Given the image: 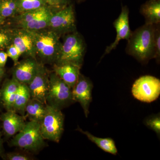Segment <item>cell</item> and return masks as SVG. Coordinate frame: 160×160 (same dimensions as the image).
Returning <instances> with one entry per match:
<instances>
[{
	"mask_svg": "<svg viewBox=\"0 0 160 160\" xmlns=\"http://www.w3.org/2000/svg\"><path fill=\"white\" fill-rule=\"evenodd\" d=\"M33 42L37 59L39 62L53 65L56 62L62 46L60 37L49 29L30 31Z\"/></svg>",
	"mask_w": 160,
	"mask_h": 160,
	"instance_id": "cell-2",
	"label": "cell"
},
{
	"mask_svg": "<svg viewBox=\"0 0 160 160\" xmlns=\"http://www.w3.org/2000/svg\"><path fill=\"white\" fill-rule=\"evenodd\" d=\"M5 72L4 68L0 67V82H2L5 75Z\"/></svg>",
	"mask_w": 160,
	"mask_h": 160,
	"instance_id": "cell-32",
	"label": "cell"
},
{
	"mask_svg": "<svg viewBox=\"0 0 160 160\" xmlns=\"http://www.w3.org/2000/svg\"><path fill=\"white\" fill-rule=\"evenodd\" d=\"M8 58L6 52L0 51V67L5 68Z\"/></svg>",
	"mask_w": 160,
	"mask_h": 160,
	"instance_id": "cell-30",
	"label": "cell"
},
{
	"mask_svg": "<svg viewBox=\"0 0 160 160\" xmlns=\"http://www.w3.org/2000/svg\"><path fill=\"white\" fill-rule=\"evenodd\" d=\"M10 28L12 34V43L18 49L21 55L37 59L34 42L29 30L20 28Z\"/></svg>",
	"mask_w": 160,
	"mask_h": 160,
	"instance_id": "cell-15",
	"label": "cell"
},
{
	"mask_svg": "<svg viewBox=\"0 0 160 160\" xmlns=\"http://www.w3.org/2000/svg\"><path fill=\"white\" fill-rule=\"evenodd\" d=\"M46 5L53 11L62 9L70 4V0H44Z\"/></svg>",
	"mask_w": 160,
	"mask_h": 160,
	"instance_id": "cell-29",
	"label": "cell"
},
{
	"mask_svg": "<svg viewBox=\"0 0 160 160\" xmlns=\"http://www.w3.org/2000/svg\"><path fill=\"white\" fill-rule=\"evenodd\" d=\"M86 51L84 38L77 30L63 36L61 50L54 64L72 63L82 67Z\"/></svg>",
	"mask_w": 160,
	"mask_h": 160,
	"instance_id": "cell-4",
	"label": "cell"
},
{
	"mask_svg": "<svg viewBox=\"0 0 160 160\" xmlns=\"http://www.w3.org/2000/svg\"><path fill=\"white\" fill-rule=\"evenodd\" d=\"M6 49V52L8 57L12 60L15 66L19 62V59L22 56L21 52L12 43L8 46Z\"/></svg>",
	"mask_w": 160,
	"mask_h": 160,
	"instance_id": "cell-28",
	"label": "cell"
},
{
	"mask_svg": "<svg viewBox=\"0 0 160 160\" xmlns=\"http://www.w3.org/2000/svg\"><path fill=\"white\" fill-rule=\"evenodd\" d=\"M18 13L35 10L46 6L44 0H17Z\"/></svg>",
	"mask_w": 160,
	"mask_h": 160,
	"instance_id": "cell-23",
	"label": "cell"
},
{
	"mask_svg": "<svg viewBox=\"0 0 160 160\" xmlns=\"http://www.w3.org/2000/svg\"><path fill=\"white\" fill-rule=\"evenodd\" d=\"M30 98L31 96L27 85L20 83L15 98L12 110L21 115L25 116V109Z\"/></svg>",
	"mask_w": 160,
	"mask_h": 160,
	"instance_id": "cell-20",
	"label": "cell"
},
{
	"mask_svg": "<svg viewBox=\"0 0 160 160\" xmlns=\"http://www.w3.org/2000/svg\"><path fill=\"white\" fill-rule=\"evenodd\" d=\"M14 151L4 153L2 159L4 160H33V155L27 152Z\"/></svg>",
	"mask_w": 160,
	"mask_h": 160,
	"instance_id": "cell-24",
	"label": "cell"
},
{
	"mask_svg": "<svg viewBox=\"0 0 160 160\" xmlns=\"http://www.w3.org/2000/svg\"><path fill=\"white\" fill-rule=\"evenodd\" d=\"M154 56L158 62H160V25L156 24L155 30L154 42Z\"/></svg>",
	"mask_w": 160,
	"mask_h": 160,
	"instance_id": "cell-27",
	"label": "cell"
},
{
	"mask_svg": "<svg viewBox=\"0 0 160 160\" xmlns=\"http://www.w3.org/2000/svg\"><path fill=\"white\" fill-rule=\"evenodd\" d=\"M52 66V71L72 89L78 81L82 67L72 63L54 64Z\"/></svg>",
	"mask_w": 160,
	"mask_h": 160,
	"instance_id": "cell-16",
	"label": "cell"
},
{
	"mask_svg": "<svg viewBox=\"0 0 160 160\" xmlns=\"http://www.w3.org/2000/svg\"><path fill=\"white\" fill-rule=\"evenodd\" d=\"M132 93L139 101L144 102H152L157 99L159 96L160 80L152 76L141 77L133 83Z\"/></svg>",
	"mask_w": 160,
	"mask_h": 160,
	"instance_id": "cell-9",
	"label": "cell"
},
{
	"mask_svg": "<svg viewBox=\"0 0 160 160\" xmlns=\"http://www.w3.org/2000/svg\"><path fill=\"white\" fill-rule=\"evenodd\" d=\"M53 11L46 5L35 10L19 13L9 18V23L6 27L34 31L47 29Z\"/></svg>",
	"mask_w": 160,
	"mask_h": 160,
	"instance_id": "cell-5",
	"label": "cell"
},
{
	"mask_svg": "<svg viewBox=\"0 0 160 160\" xmlns=\"http://www.w3.org/2000/svg\"><path fill=\"white\" fill-rule=\"evenodd\" d=\"M40 62L32 58H26L19 61L12 69V78L21 84H29L34 78L39 66Z\"/></svg>",
	"mask_w": 160,
	"mask_h": 160,
	"instance_id": "cell-14",
	"label": "cell"
},
{
	"mask_svg": "<svg viewBox=\"0 0 160 160\" xmlns=\"http://www.w3.org/2000/svg\"><path fill=\"white\" fill-rule=\"evenodd\" d=\"M129 12L128 6H122V11L119 16L113 23V26L116 31V37L114 42L106 47L102 58L115 49L121 40H128L131 36L132 32L129 26Z\"/></svg>",
	"mask_w": 160,
	"mask_h": 160,
	"instance_id": "cell-13",
	"label": "cell"
},
{
	"mask_svg": "<svg viewBox=\"0 0 160 160\" xmlns=\"http://www.w3.org/2000/svg\"><path fill=\"white\" fill-rule=\"evenodd\" d=\"M46 105L38 100L30 98L25 109V116L29 121L41 122L45 116Z\"/></svg>",
	"mask_w": 160,
	"mask_h": 160,
	"instance_id": "cell-19",
	"label": "cell"
},
{
	"mask_svg": "<svg viewBox=\"0 0 160 160\" xmlns=\"http://www.w3.org/2000/svg\"><path fill=\"white\" fill-rule=\"evenodd\" d=\"M17 0H0V15L7 19L18 14Z\"/></svg>",
	"mask_w": 160,
	"mask_h": 160,
	"instance_id": "cell-22",
	"label": "cell"
},
{
	"mask_svg": "<svg viewBox=\"0 0 160 160\" xmlns=\"http://www.w3.org/2000/svg\"><path fill=\"white\" fill-rule=\"evenodd\" d=\"M12 34L11 29L6 27L0 28V50L6 49L12 44Z\"/></svg>",
	"mask_w": 160,
	"mask_h": 160,
	"instance_id": "cell-25",
	"label": "cell"
},
{
	"mask_svg": "<svg viewBox=\"0 0 160 160\" xmlns=\"http://www.w3.org/2000/svg\"><path fill=\"white\" fill-rule=\"evenodd\" d=\"M78 2H83V1H85V0H77Z\"/></svg>",
	"mask_w": 160,
	"mask_h": 160,
	"instance_id": "cell-35",
	"label": "cell"
},
{
	"mask_svg": "<svg viewBox=\"0 0 160 160\" xmlns=\"http://www.w3.org/2000/svg\"><path fill=\"white\" fill-rule=\"evenodd\" d=\"M3 106L2 102H1V100H0V115L2 114V109H3Z\"/></svg>",
	"mask_w": 160,
	"mask_h": 160,
	"instance_id": "cell-34",
	"label": "cell"
},
{
	"mask_svg": "<svg viewBox=\"0 0 160 160\" xmlns=\"http://www.w3.org/2000/svg\"><path fill=\"white\" fill-rule=\"evenodd\" d=\"M145 124L147 127L153 130L159 136L160 134V115L154 116L148 118L145 122Z\"/></svg>",
	"mask_w": 160,
	"mask_h": 160,
	"instance_id": "cell-26",
	"label": "cell"
},
{
	"mask_svg": "<svg viewBox=\"0 0 160 160\" xmlns=\"http://www.w3.org/2000/svg\"><path fill=\"white\" fill-rule=\"evenodd\" d=\"M77 130L85 135L92 142L95 143L103 151L111 153L113 155H116L118 153V149H117L114 141L111 138H99L94 136L88 131H85L78 127Z\"/></svg>",
	"mask_w": 160,
	"mask_h": 160,
	"instance_id": "cell-21",
	"label": "cell"
},
{
	"mask_svg": "<svg viewBox=\"0 0 160 160\" xmlns=\"http://www.w3.org/2000/svg\"><path fill=\"white\" fill-rule=\"evenodd\" d=\"M6 21V18H3L0 15V27L5 24Z\"/></svg>",
	"mask_w": 160,
	"mask_h": 160,
	"instance_id": "cell-33",
	"label": "cell"
},
{
	"mask_svg": "<svg viewBox=\"0 0 160 160\" xmlns=\"http://www.w3.org/2000/svg\"><path fill=\"white\" fill-rule=\"evenodd\" d=\"M1 127L3 137L6 140L10 139L24 128L26 117L17 113L13 110H7L0 115Z\"/></svg>",
	"mask_w": 160,
	"mask_h": 160,
	"instance_id": "cell-12",
	"label": "cell"
},
{
	"mask_svg": "<svg viewBox=\"0 0 160 160\" xmlns=\"http://www.w3.org/2000/svg\"><path fill=\"white\" fill-rule=\"evenodd\" d=\"M155 30V25L146 23L136 29L127 40L126 53L140 62L154 59Z\"/></svg>",
	"mask_w": 160,
	"mask_h": 160,
	"instance_id": "cell-1",
	"label": "cell"
},
{
	"mask_svg": "<svg viewBox=\"0 0 160 160\" xmlns=\"http://www.w3.org/2000/svg\"><path fill=\"white\" fill-rule=\"evenodd\" d=\"M20 85L18 82L12 78L5 80L0 88V100L6 111L13 110L15 98Z\"/></svg>",
	"mask_w": 160,
	"mask_h": 160,
	"instance_id": "cell-17",
	"label": "cell"
},
{
	"mask_svg": "<svg viewBox=\"0 0 160 160\" xmlns=\"http://www.w3.org/2000/svg\"><path fill=\"white\" fill-rule=\"evenodd\" d=\"M93 84L89 78L80 73L75 85L72 89V98L75 102L80 103L86 118L89 113V107L92 100Z\"/></svg>",
	"mask_w": 160,
	"mask_h": 160,
	"instance_id": "cell-11",
	"label": "cell"
},
{
	"mask_svg": "<svg viewBox=\"0 0 160 160\" xmlns=\"http://www.w3.org/2000/svg\"><path fill=\"white\" fill-rule=\"evenodd\" d=\"M64 119L62 110L46 105V113L40 123L44 138L59 143L64 131Z\"/></svg>",
	"mask_w": 160,
	"mask_h": 160,
	"instance_id": "cell-7",
	"label": "cell"
},
{
	"mask_svg": "<svg viewBox=\"0 0 160 160\" xmlns=\"http://www.w3.org/2000/svg\"><path fill=\"white\" fill-rule=\"evenodd\" d=\"M47 29L57 33L61 38L77 31L74 6L70 3L62 9L53 11Z\"/></svg>",
	"mask_w": 160,
	"mask_h": 160,
	"instance_id": "cell-8",
	"label": "cell"
},
{
	"mask_svg": "<svg viewBox=\"0 0 160 160\" xmlns=\"http://www.w3.org/2000/svg\"><path fill=\"white\" fill-rule=\"evenodd\" d=\"M46 104L62 110L73 104L72 88L52 71L49 72Z\"/></svg>",
	"mask_w": 160,
	"mask_h": 160,
	"instance_id": "cell-6",
	"label": "cell"
},
{
	"mask_svg": "<svg viewBox=\"0 0 160 160\" xmlns=\"http://www.w3.org/2000/svg\"><path fill=\"white\" fill-rule=\"evenodd\" d=\"M140 13L144 17L146 24L160 23V0H148L141 6Z\"/></svg>",
	"mask_w": 160,
	"mask_h": 160,
	"instance_id": "cell-18",
	"label": "cell"
},
{
	"mask_svg": "<svg viewBox=\"0 0 160 160\" xmlns=\"http://www.w3.org/2000/svg\"><path fill=\"white\" fill-rule=\"evenodd\" d=\"M45 140L41 132L40 123L29 121L21 131L9 139L8 144L10 147L34 154L47 147Z\"/></svg>",
	"mask_w": 160,
	"mask_h": 160,
	"instance_id": "cell-3",
	"label": "cell"
},
{
	"mask_svg": "<svg viewBox=\"0 0 160 160\" xmlns=\"http://www.w3.org/2000/svg\"><path fill=\"white\" fill-rule=\"evenodd\" d=\"M49 71L45 65L40 63L36 74L27 84L30 96L45 104L49 88Z\"/></svg>",
	"mask_w": 160,
	"mask_h": 160,
	"instance_id": "cell-10",
	"label": "cell"
},
{
	"mask_svg": "<svg viewBox=\"0 0 160 160\" xmlns=\"http://www.w3.org/2000/svg\"><path fill=\"white\" fill-rule=\"evenodd\" d=\"M3 135L2 128L0 126V157L2 158L5 152L4 145H3Z\"/></svg>",
	"mask_w": 160,
	"mask_h": 160,
	"instance_id": "cell-31",
	"label": "cell"
}]
</instances>
